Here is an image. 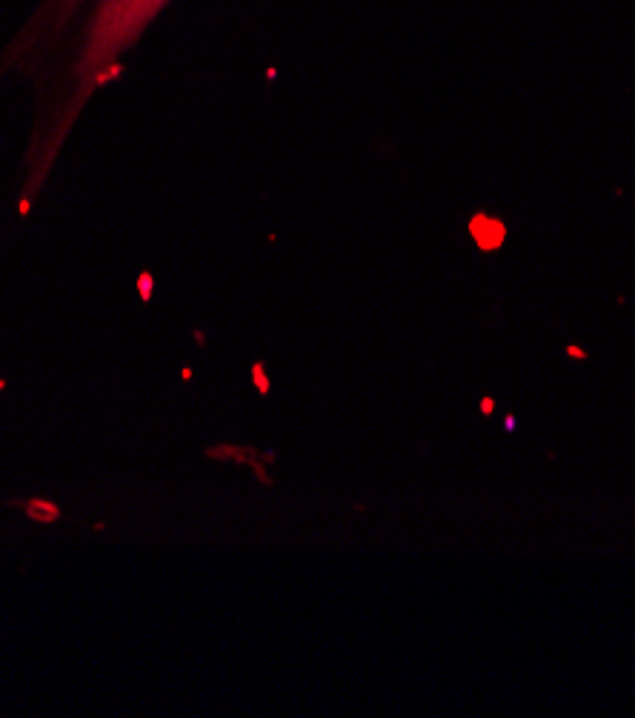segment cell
<instances>
[{
    "instance_id": "4",
    "label": "cell",
    "mask_w": 635,
    "mask_h": 718,
    "mask_svg": "<svg viewBox=\"0 0 635 718\" xmlns=\"http://www.w3.org/2000/svg\"><path fill=\"white\" fill-rule=\"evenodd\" d=\"M567 355H572V358H587V352L578 349V347H567Z\"/></svg>"
},
{
    "instance_id": "3",
    "label": "cell",
    "mask_w": 635,
    "mask_h": 718,
    "mask_svg": "<svg viewBox=\"0 0 635 718\" xmlns=\"http://www.w3.org/2000/svg\"><path fill=\"white\" fill-rule=\"evenodd\" d=\"M515 426H518V421H515V415H507V418H504V429H507V432H512V429H515Z\"/></svg>"
},
{
    "instance_id": "1",
    "label": "cell",
    "mask_w": 635,
    "mask_h": 718,
    "mask_svg": "<svg viewBox=\"0 0 635 718\" xmlns=\"http://www.w3.org/2000/svg\"><path fill=\"white\" fill-rule=\"evenodd\" d=\"M177 0H32L0 43V83L26 98L12 206L32 215L78 126L118 83L146 35Z\"/></svg>"
},
{
    "instance_id": "2",
    "label": "cell",
    "mask_w": 635,
    "mask_h": 718,
    "mask_svg": "<svg viewBox=\"0 0 635 718\" xmlns=\"http://www.w3.org/2000/svg\"><path fill=\"white\" fill-rule=\"evenodd\" d=\"M478 409H481V415H492L495 412V398H481V404H478Z\"/></svg>"
}]
</instances>
